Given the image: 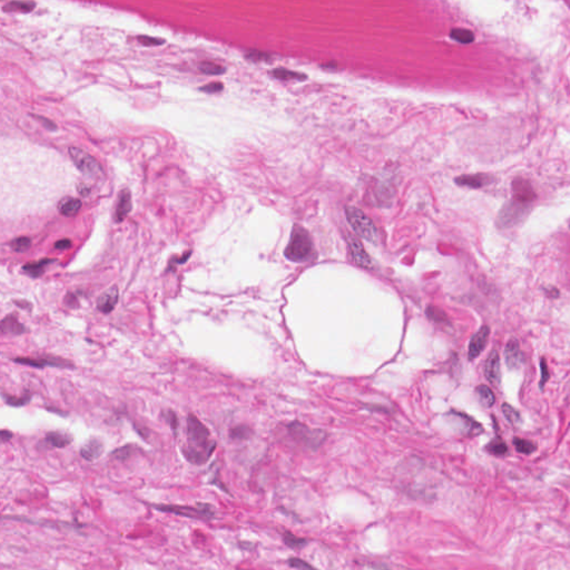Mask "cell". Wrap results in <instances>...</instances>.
<instances>
[{
    "label": "cell",
    "instance_id": "5b68a950",
    "mask_svg": "<svg viewBox=\"0 0 570 570\" xmlns=\"http://www.w3.org/2000/svg\"><path fill=\"white\" fill-rule=\"evenodd\" d=\"M155 510H158L161 512H167V514L178 515L186 518H191V519H197L207 521L211 520L215 516V512L213 511L212 507L208 505H198L196 507H189V506H175V505H151Z\"/></svg>",
    "mask_w": 570,
    "mask_h": 570
},
{
    "label": "cell",
    "instance_id": "44dd1931",
    "mask_svg": "<svg viewBox=\"0 0 570 570\" xmlns=\"http://www.w3.org/2000/svg\"><path fill=\"white\" fill-rule=\"evenodd\" d=\"M82 202H80V199L78 198H73V197H65L61 199L58 204V211L60 212V214H63L64 216H74L76 215L79 212L80 208H82Z\"/></svg>",
    "mask_w": 570,
    "mask_h": 570
},
{
    "label": "cell",
    "instance_id": "7dc6e473",
    "mask_svg": "<svg viewBox=\"0 0 570 570\" xmlns=\"http://www.w3.org/2000/svg\"><path fill=\"white\" fill-rule=\"evenodd\" d=\"M0 436H1V441L4 443V442H8V441L12 438V433H11V431L2 430L1 432H0Z\"/></svg>",
    "mask_w": 570,
    "mask_h": 570
},
{
    "label": "cell",
    "instance_id": "ee69618b",
    "mask_svg": "<svg viewBox=\"0 0 570 570\" xmlns=\"http://www.w3.org/2000/svg\"><path fill=\"white\" fill-rule=\"evenodd\" d=\"M70 246H71V242L68 239L59 240L55 243V249H57V250H67L70 248Z\"/></svg>",
    "mask_w": 570,
    "mask_h": 570
},
{
    "label": "cell",
    "instance_id": "d6986e66",
    "mask_svg": "<svg viewBox=\"0 0 570 570\" xmlns=\"http://www.w3.org/2000/svg\"><path fill=\"white\" fill-rule=\"evenodd\" d=\"M45 441L53 448L61 449L73 442V436L65 431H50L46 434Z\"/></svg>",
    "mask_w": 570,
    "mask_h": 570
},
{
    "label": "cell",
    "instance_id": "cb8c5ba5",
    "mask_svg": "<svg viewBox=\"0 0 570 570\" xmlns=\"http://www.w3.org/2000/svg\"><path fill=\"white\" fill-rule=\"evenodd\" d=\"M36 7L35 2L30 1H12L2 7L3 11H18V12H30Z\"/></svg>",
    "mask_w": 570,
    "mask_h": 570
},
{
    "label": "cell",
    "instance_id": "484cf974",
    "mask_svg": "<svg viewBox=\"0 0 570 570\" xmlns=\"http://www.w3.org/2000/svg\"><path fill=\"white\" fill-rule=\"evenodd\" d=\"M2 398L4 402L7 403L8 406L10 407H23L26 406L27 403H29V401L31 400V393L29 391H26L25 394H23L22 397H12V396H9V394H4L2 393Z\"/></svg>",
    "mask_w": 570,
    "mask_h": 570
},
{
    "label": "cell",
    "instance_id": "f1b7e54d",
    "mask_svg": "<svg viewBox=\"0 0 570 570\" xmlns=\"http://www.w3.org/2000/svg\"><path fill=\"white\" fill-rule=\"evenodd\" d=\"M198 69L202 71L203 74H206V75H222L225 73V67H223V66L215 64V63H210V61H203L198 65Z\"/></svg>",
    "mask_w": 570,
    "mask_h": 570
},
{
    "label": "cell",
    "instance_id": "681fc988",
    "mask_svg": "<svg viewBox=\"0 0 570 570\" xmlns=\"http://www.w3.org/2000/svg\"><path fill=\"white\" fill-rule=\"evenodd\" d=\"M78 192H79L80 194H82V195L87 196L88 194L90 193V189H89L87 186H85V185L82 184V185H80V186H79V188H78Z\"/></svg>",
    "mask_w": 570,
    "mask_h": 570
},
{
    "label": "cell",
    "instance_id": "30bf717a",
    "mask_svg": "<svg viewBox=\"0 0 570 570\" xmlns=\"http://www.w3.org/2000/svg\"><path fill=\"white\" fill-rule=\"evenodd\" d=\"M348 243L351 251V256H352L354 262L362 268L371 269L373 267L372 260L368 255L367 252H365L362 243L353 236L349 237Z\"/></svg>",
    "mask_w": 570,
    "mask_h": 570
},
{
    "label": "cell",
    "instance_id": "bcb514c9",
    "mask_svg": "<svg viewBox=\"0 0 570 570\" xmlns=\"http://www.w3.org/2000/svg\"><path fill=\"white\" fill-rule=\"evenodd\" d=\"M545 292H546V294H547V296L553 297V298H557L560 295L559 291L556 287H549V288L546 287Z\"/></svg>",
    "mask_w": 570,
    "mask_h": 570
},
{
    "label": "cell",
    "instance_id": "52a82bcc",
    "mask_svg": "<svg viewBox=\"0 0 570 570\" xmlns=\"http://www.w3.org/2000/svg\"><path fill=\"white\" fill-rule=\"evenodd\" d=\"M69 156L73 159L76 167L80 170L85 176L92 178H101L103 176V169L101 164L95 159L92 155L87 154L86 151L77 148V147H70Z\"/></svg>",
    "mask_w": 570,
    "mask_h": 570
},
{
    "label": "cell",
    "instance_id": "f546056e",
    "mask_svg": "<svg viewBox=\"0 0 570 570\" xmlns=\"http://www.w3.org/2000/svg\"><path fill=\"white\" fill-rule=\"evenodd\" d=\"M283 540H284V543H285V545L287 546V547L294 548V549L303 548L304 546L307 545L306 539L300 538V537H296L292 533H288V531H286V533L283 535Z\"/></svg>",
    "mask_w": 570,
    "mask_h": 570
},
{
    "label": "cell",
    "instance_id": "ba28073f",
    "mask_svg": "<svg viewBox=\"0 0 570 570\" xmlns=\"http://www.w3.org/2000/svg\"><path fill=\"white\" fill-rule=\"evenodd\" d=\"M13 362L22 365H28L31 368L44 369V368H59V369H73L74 364L68 360L56 358V356L45 355L41 358H16Z\"/></svg>",
    "mask_w": 570,
    "mask_h": 570
},
{
    "label": "cell",
    "instance_id": "5bb4252c",
    "mask_svg": "<svg viewBox=\"0 0 570 570\" xmlns=\"http://www.w3.org/2000/svg\"><path fill=\"white\" fill-rule=\"evenodd\" d=\"M118 297H120V292H118L117 286H112L98 297L97 308L105 314L111 313L116 306Z\"/></svg>",
    "mask_w": 570,
    "mask_h": 570
},
{
    "label": "cell",
    "instance_id": "8d00e7d4",
    "mask_svg": "<svg viewBox=\"0 0 570 570\" xmlns=\"http://www.w3.org/2000/svg\"><path fill=\"white\" fill-rule=\"evenodd\" d=\"M288 565L293 568H296L298 570H317L316 568H314L313 566H311L310 564L304 562L303 559L300 558H291L288 559Z\"/></svg>",
    "mask_w": 570,
    "mask_h": 570
},
{
    "label": "cell",
    "instance_id": "1f68e13d",
    "mask_svg": "<svg viewBox=\"0 0 570 570\" xmlns=\"http://www.w3.org/2000/svg\"><path fill=\"white\" fill-rule=\"evenodd\" d=\"M487 450L491 454L495 455H503L508 452V446L503 442L500 438L492 439L487 445Z\"/></svg>",
    "mask_w": 570,
    "mask_h": 570
},
{
    "label": "cell",
    "instance_id": "9c48e42d",
    "mask_svg": "<svg viewBox=\"0 0 570 570\" xmlns=\"http://www.w3.org/2000/svg\"><path fill=\"white\" fill-rule=\"evenodd\" d=\"M490 334V329L487 325H483L476 334H474L469 344L468 358L470 361L477 359L487 345V342Z\"/></svg>",
    "mask_w": 570,
    "mask_h": 570
},
{
    "label": "cell",
    "instance_id": "3957f363",
    "mask_svg": "<svg viewBox=\"0 0 570 570\" xmlns=\"http://www.w3.org/2000/svg\"><path fill=\"white\" fill-rule=\"evenodd\" d=\"M345 215L351 227L360 237L372 243L378 241L377 227L373 224L371 218L365 215L362 211L354 206H346Z\"/></svg>",
    "mask_w": 570,
    "mask_h": 570
},
{
    "label": "cell",
    "instance_id": "b9f144b4",
    "mask_svg": "<svg viewBox=\"0 0 570 570\" xmlns=\"http://www.w3.org/2000/svg\"><path fill=\"white\" fill-rule=\"evenodd\" d=\"M246 58H248L249 60L255 61V63H256V61L269 60V59L271 58V57H270L268 54L261 53V51H250V53H249L248 55H246Z\"/></svg>",
    "mask_w": 570,
    "mask_h": 570
},
{
    "label": "cell",
    "instance_id": "74e56055",
    "mask_svg": "<svg viewBox=\"0 0 570 570\" xmlns=\"http://www.w3.org/2000/svg\"><path fill=\"white\" fill-rule=\"evenodd\" d=\"M137 40H139L142 46H159L161 44H164L165 40L164 39H160V38H156V37H149V36H139L137 37Z\"/></svg>",
    "mask_w": 570,
    "mask_h": 570
},
{
    "label": "cell",
    "instance_id": "7402d4cb",
    "mask_svg": "<svg viewBox=\"0 0 570 570\" xmlns=\"http://www.w3.org/2000/svg\"><path fill=\"white\" fill-rule=\"evenodd\" d=\"M271 75H272L273 77H275V78L282 79V80L296 79V80H300V82H303V80H305L307 78V76L305 74L297 73V71H293V70H287L285 68H275L273 70H271Z\"/></svg>",
    "mask_w": 570,
    "mask_h": 570
},
{
    "label": "cell",
    "instance_id": "4316f807",
    "mask_svg": "<svg viewBox=\"0 0 570 570\" xmlns=\"http://www.w3.org/2000/svg\"><path fill=\"white\" fill-rule=\"evenodd\" d=\"M501 409L503 415L506 417V419L509 421L512 426H519L521 424L522 419L520 413L518 412L515 408H512L510 405H508V403H503Z\"/></svg>",
    "mask_w": 570,
    "mask_h": 570
},
{
    "label": "cell",
    "instance_id": "836d02e7",
    "mask_svg": "<svg viewBox=\"0 0 570 570\" xmlns=\"http://www.w3.org/2000/svg\"><path fill=\"white\" fill-rule=\"evenodd\" d=\"M134 452H135V446L132 444H127L122 446V448L114 450L112 452V457L117 460H121V461H124V460L131 458L132 455L134 454Z\"/></svg>",
    "mask_w": 570,
    "mask_h": 570
},
{
    "label": "cell",
    "instance_id": "83f0119b",
    "mask_svg": "<svg viewBox=\"0 0 570 570\" xmlns=\"http://www.w3.org/2000/svg\"><path fill=\"white\" fill-rule=\"evenodd\" d=\"M514 445L518 452L522 454H531L533 452H535L537 449V445L534 442L520 438L514 439Z\"/></svg>",
    "mask_w": 570,
    "mask_h": 570
},
{
    "label": "cell",
    "instance_id": "8fae6325",
    "mask_svg": "<svg viewBox=\"0 0 570 570\" xmlns=\"http://www.w3.org/2000/svg\"><path fill=\"white\" fill-rule=\"evenodd\" d=\"M512 193L514 199L526 204H533L536 198V194L528 180L522 178H516L512 183Z\"/></svg>",
    "mask_w": 570,
    "mask_h": 570
},
{
    "label": "cell",
    "instance_id": "ac0fdd59",
    "mask_svg": "<svg viewBox=\"0 0 570 570\" xmlns=\"http://www.w3.org/2000/svg\"><path fill=\"white\" fill-rule=\"evenodd\" d=\"M132 211V195L127 188L123 189L118 195L117 206L115 211V220L117 223H121L125 220L128 213Z\"/></svg>",
    "mask_w": 570,
    "mask_h": 570
},
{
    "label": "cell",
    "instance_id": "4fadbf2b",
    "mask_svg": "<svg viewBox=\"0 0 570 570\" xmlns=\"http://www.w3.org/2000/svg\"><path fill=\"white\" fill-rule=\"evenodd\" d=\"M484 375L490 383H500V358H499L497 350H492L490 355L488 356L486 364H484Z\"/></svg>",
    "mask_w": 570,
    "mask_h": 570
},
{
    "label": "cell",
    "instance_id": "7c38bea8",
    "mask_svg": "<svg viewBox=\"0 0 570 570\" xmlns=\"http://www.w3.org/2000/svg\"><path fill=\"white\" fill-rule=\"evenodd\" d=\"M505 359L507 367L510 370L520 368L524 362V354L520 349L519 342L516 339H510L505 348Z\"/></svg>",
    "mask_w": 570,
    "mask_h": 570
},
{
    "label": "cell",
    "instance_id": "c3c4849f",
    "mask_svg": "<svg viewBox=\"0 0 570 570\" xmlns=\"http://www.w3.org/2000/svg\"><path fill=\"white\" fill-rule=\"evenodd\" d=\"M15 304H16V305H18L19 307L25 308V310H26V308H29V310H30V307H31V304H30L29 302L25 301V300H23V301H15Z\"/></svg>",
    "mask_w": 570,
    "mask_h": 570
},
{
    "label": "cell",
    "instance_id": "e0dca14e",
    "mask_svg": "<svg viewBox=\"0 0 570 570\" xmlns=\"http://www.w3.org/2000/svg\"><path fill=\"white\" fill-rule=\"evenodd\" d=\"M104 452V444L101 440L98 439H89L86 443H85L82 449H80V455L86 460V461H95Z\"/></svg>",
    "mask_w": 570,
    "mask_h": 570
},
{
    "label": "cell",
    "instance_id": "8992f818",
    "mask_svg": "<svg viewBox=\"0 0 570 570\" xmlns=\"http://www.w3.org/2000/svg\"><path fill=\"white\" fill-rule=\"evenodd\" d=\"M289 434L298 443L307 446L308 449H317L325 440V433L320 430H312L300 422H293L288 426Z\"/></svg>",
    "mask_w": 570,
    "mask_h": 570
},
{
    "label": "cell",
    "instance_id": "ab89813d",
    "mask_svg": "<svg viewBox=\"0 0 570 570\" xmlns=\"http://www.w3.org/2000/svg\"><path fill=\"white\" fill-rule=\"evenodd\" d=\"M191 254H192V252L189 251V252H187V253H185L183 256H180V258H176V256H174V258H172V259L169 260L167 271H168V270H170V271L174 270V265H180V264L186 263L187 261H188V259L191 258Z\"/></svg>",
    "mask_w": 570,
    "mask_h": 570
},
{
    "label": "cell",
    "instance_id": "d6a6232c",
    "mask_svg": "<svg viewBox=\"0 0 570 570\" xmlns=\"http://www.w3.org/2000/svg\"><path fill=\"white\" fill-rule=\"evenodd\" d=\"M31 246V240L27 236H20L17 239L12 240L10 243V248L17 252V253H23L30 249Z\"/></svg>",
    "mask_w": 570,
    "mask_h": 570
},
{
    "label": "cell",
    "instance_id": "d590c367",
    "mask_svg": "<svg viewBox=\"0 0 570 570\" xmlns=\"http://www.w3.org/2000/svg\"><path fill=\"white\" fill-rule=\"evenodd\" d=\"M163 417H164V419L166 420V422H167V424L169 425L170 429H172L174 433L176 434V431H177V428H178V419H177L176 413L172 410H166L163 412Z\"/></svg>",
    "mask_w": 570,
    "mask_h": 570
},
{
    "label": "cell",
    "instance_id": "7a4b0ae2",
    "mask_svg": "<svg viewBox=\"0 0 570 570\" xmlns=\"http://www.w3.org/2000/svg\"><path fill=\"white\" fill-rule=\"evenodd\" d=\"M314 254L313 242L308 232L300 225H294L284 255L292 262H306Z\"/></svg>",
    "mask_w": 570,
    "mask_h": 570
},
{
    "label": "cell",
    "instance_id": "f6af8a7d",
    "mask_svg": "<svg viewBox=\"0 0 570 570\" xmlns=\"http://www.w3.org/2000/svg\"><path fill=\"white\" fill-rule=\"evenodd\" d=\"M66 304L69 307H74V306H77L78 305V301H77V297H76L73 293H68L67 296H66V300H65Z\"/></svg>",
    "mask_w": 570,
    "mask_h": 570
},
{
    "label": "cell",
    "instance_id": "9a60e30c",
    "mask_svg": "<svg viewBox=\"0 0 570 570\" xmlns=\"http://www.w3.org/2000/svg\"><path fill=\"white\" fill-rule=\"evenodd\" d=\"M460 186H467L470 188H481L492 182V177L487 174H473L461 175L454 179Z\"/></svg>",
    "mask_w": 570,
    "mask_h": 570
},
{
    "label": "cell",
    "instance_id": "4dcf8cb0",
    "mask_svg": "<svg viewBox=\"0 0 570 570\" xmlns=\"http://www.w3.org/2000/svg\"><path fill=\"white\" fill-rule=\"evenodd\" d=\"M427 315L431 321H433L435 323H441V324L446 323V324H449V320L448 317H446V314L442 310H440L439 307L431 305L428 306Z\"/></svg>",
    "mask_w": 570,
    "mask_h": 570
},
{
    "label": "cell",
    "instance_id": "6da1fadb",
    "mask_svg": "<svg viewBox=\"0 0 570 570\" xmlns=\"http://www.w3.org/2000/svg\"><path fill=\"white\" fill-rule=\"evenodd\" d=\"M186 429L187 443L182 448V452L188 462L202 465L212 457L216 442L211 439L210 430L195 416L187 417Z\"/></svg>",
    "mask_w": 570,
    "mask_h": 570
},
{
    "label": "cell",
    "instance_id": "e575fe53",
    "mask_svg": "<svg viewBox=\"0 0 570 570\" xmlns=\"http://www.w3.org/2000/svg\"><path fill=\"white\" fill-rule=\"evenodd\" d=\"M252 431L245 426H239L236 428H233L230 431V436L233 440H245L250 438Z\"/></svg>",
    "mask_w": 570,
    "mask_h": 570
},
{
    "label": "cell",
    "instance_id": "2e32d148",
    "mask_svg": "<svg viewBox=\"0 0 570 570\" xmlns=\"http://www.w3.org/2000/svg\"><path fill=\"white\" fill-rule=\"evenodd\" d=\"M0 331L2 334H11V335H20L27 332L25 325L18 320V317L15 314H8L4 316L0 323Z\"/></svg>",
    "mask_w": 570,
    "mask_h": 570
},
{
    "label": "cell",
    "instance_id": "277c9868",
    "mask_svg": "<svg viewBox=\"0 0 570 570\" xmlns=\"http://www.w3.org/2000/svg\"><path fill=\"white\" fill-rule=\"evenodd\" d=\"M533 204L521 203L512 198V201L507 203L498 214L497 225L499 229H510L522 222L528 215Z\"/></svg>",
    "mask_w": 570,
    "mask_h": 570
},
{
    "label": "cell",
    "instance_id": "60d3db41",
    "mask_svg": "<svg viewBox=\"0 0 570 570\" xmlns=\"http://www.w3.org/2000/svg\"><path fill=\"white\" fill-rule=\"evenodd\" d=\"M223 88H224V86H223L222 83L215 82V83L207 84V85H205V86H202L201 88H199V90H201V92H204V93H207V94H214V93L222 92Z\"/></svg>",
    "mask_w": 570,
    "mask_h": 570
},
{
    "label": "cell",
    "instance_id": "603a6c76",
    "mask_svg": "<svg viewBox=\"0 0 570 570\" xmlns=\"http://www.w3.org/2000/svg\"><path fill=\"white\" fill-rule=\"evenodd\" d=\"M476 393L478 396L479 399V402L481 403L483 407L486 408H490L493 405H495L496 402V398H495V394H493L492 390L489 387L487 386H479L476 389Z\"/></svg>",
    "mask_w": 570,
    "mask_h": 570
},
{
    "label": "cell",
    "instance_id": "7bdbcfd3",
    "mask_svg": "<svg viewBox=\"0 0 570 570\" xmlns=\"http://www.w3.org/2000/svg\"><path fill=\"white\" fill-rule=\"evenodd\" d=\"M35 117L47 128V130H49V131H56L57 130V126L54 122H51L49 120H47V118H44L41 116H35Z\"/></svg>",
    "mask_w": 570,
    "mask_h": 570
},
{
    "label": "cell",
    "instance_id": "d4e9b609",
    "mask_svg": "<svg viewBox=\"0 0 570 570\" xmlns=\"http://www.w3.org/2000/svg\"><path fill=\"white\" fill-rule=\"evenodd\" d=\"M450 37L460 44H471L474 40L473 32L463 28H454L450 31Z\"/></svg>",
    "mask_w": 570,
    "mask_h": 570
},
{
    "label": "cell",
    "instance_id": "ffe728a7",
    "mask_svg": "<svg viewBox=\"0 0 570 570\" xmlns=\"http://www.w3.org/2000/svg\"><path fill=\"white\" fill-rule=\"evenodd\" d=\"M54 262H56L55 259H42L40 261H37V262H30L25 264L22 267V271L27 275H29L30 278L38 279L45 273L46 267H48L49 264Z\"/></svg>",
    "mask_w": 570,
    "mask_h": 570
},
{
    "label": "cell",
    "instance_id": "f35d334b",
    "mask_svg": "<svg viewBox=\"0 0 570 570\" xmlns=\"http://www.w3.org/2000/svg\"><path fill=\"white\" fill-rule=\"evenodd\" d=\"M540 371H541V379H540V383H539V387L541 390H543L544 387L546 386V383L549 380V371H548V365L547 362H546L545 359H541L540 361Z\"/></svg>",
    "mask_w": 570,
    "mask_h": 570
}]
</instances>
